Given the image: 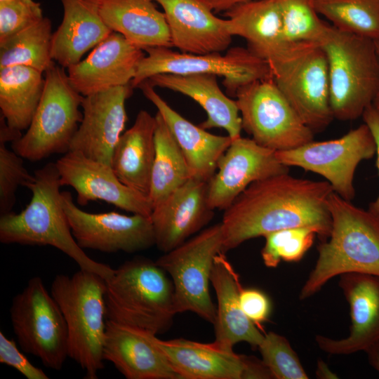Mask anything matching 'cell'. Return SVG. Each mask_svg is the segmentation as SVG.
<instances>
[{
    "instance_id": "cell-1",
    "label": "cell",
    "mask_w": 379,
    "mask_h": 379,
    "mask_svg": "<svg viewBox=\"0 0 379 379\" xmlns=\"http://www.w3.org/2000/svg\"><path fill=\"white\" fill-rule=\"evenodd\" d=\"M330 183L297 178L288 173L249 185L224 211L222 253L244 242L280 230L310 227L321 241L331 230L328 199Z\"/></svg>"
},
{
    "instance_id": "cell-2",
    "label": "cell",
    "mask_w": 379,
    "mask_h": 379,
    "mask_svg": "<svg viewBox=\"0 0 379 379\" xmlns=\"http://www.w3.org/2000/svg\"><path fill=\"white\" fill-rule=\"evenodd\" d=\"M61 186L55 163L36 170L26 187L32 194L27 207L19 213L1 215L0 241L55 247L80 269L95 272L107 281L115 270L88 257L77 243L61 204Z\"/></svg>"
},
{
    "instance_id": "cell-3",
    "label": "cell",
    "mask_w": 379,
    "mask_h": 379,
    "mask_svg": "<svg viewBox=\"0 0 379 379\" xmlns=\"http://www.w3.org/2000/svg\"><path fill=\"white\" fill-rule=\"evenodd\" d=\"M328 238L317 246L318 258L299 295L307 299L331 279L350 272L379 276V216L335 192L328 199Z\"/></svg>"
},
{
    "instance_id": "cell-4",
    "label": "cell",
    "mask_w": 379,
    "mask_h": 379,
    "mask_svg": "<svg viewBox=\"0 0 379 379\" xmlns=\"http://www.w3.org/2000/svg\"><path fill=\"white\" fill-rule=\"evenodd\" d=\"M167 274L147 258L124 262L106 281L107 319L156 335L166 332L178 314L173 282Z\"/></svg>"
},
{
    "instance_id": "cell-5",
    "label": "cell",
    "mask_w": 379,
    "mask_h": 379,
    "mask_svg": "<svg viewBox=\"0 0 379 379\" xmlns=\"http://www.w3.org/2000/svg\"><path fill=\"white\" fill-rule=\"evenodd\" d=\"M107 283L99 274L80 269L72 276L58 274L51 293L57 302L68 331V355L86 372L98 378L104 367Z\"/></svg>"
},
{
    "instance_id": "cell-6",
    "label": "cell",
    "mask_w": 379,
    "mask_h": 379,
    "mask_svg": "<svg viewBox=\"0 0 379 379\" xmlns=\"http://www.w3.org/2000/svg\"><path fill=\"white\" fill-rule=\"evenodd\" d=\"M318 44L328 60L334 119H358L379 91V58L374 40L340 31L330 24Z\"/></svg>"
},
{
    "instance_id": "cell-7",
    "label": "cell",
    "mask_w": 379,
    "mask_h": 379,
    "mask_svg": "<svg viewBox=\"0 0 379 379\" xmlns=\"http://www.w3.org/2000/svg\"><path fill=\"white\" fill-rule=\"evenodd\" d=\"M267 62L274 81L303 123L314 133L325 130L334 117L328 60L321 46L288 42Z\"/></svg>"
},
{
    "instance_id": "cell-8",
    "label": "cell",
    "mask_w": 379,
    "mask_h": 379,
    "mask_svg": "<svg viewBox=\"0 0 379 379\" xmlns=\"http://www.w3.org/2000/svg\"><path fill=\"white\" fill-rule=\"evenodd\" d=\"M44 77V93L32 122L12 142V149L31 161L68 152L83 117L79 107L84 96L71 85L65 68L54 62Z\"/></svg>"
},
{
    "instance_id": "cell-9",
    "label": "cell",
    "mask_w": 379,
    "mask_h": 379,
    "mask_svg": "<svg viewBox=\"0 0 379 379\" xmlns=\"http://www.w3.org/2000/svg\"><path fill=\"white\" fill-rule=\"evenodd\" d=\"M144 51L146 53L139 62L131 82L133 88L159 74H211L223 77L227 93L234 97L242 86L272 78L268 62L248 48H230L225 54L178 52L166 46L148 47Z\"/></svg>"
},
{
    "instance_id": "cell-10",
    "label": "cell",
    "mask_w": 379,
    "mask_h": 379,
    "mask_svg": "<svg viewBox=\"0 0 379 379\" xmlns=\"http://www.w3.org/2000/svg\"><path fill=\"white\" fill-rule=\"evenodd\" d=\"M221 223L190 238L157 260L172 279L177 313L192 312L215 324L216 307L211 300L209 282L215 256L222 253Z\"/></svg>"
},
{
    "instance_id": "cell-11",
    "label": "cell",
    "mask_w": 379,
    "mask_h": 379,
    "mask_svg": "<svg viewBox=\"0 0 379 379\" xmlns=\"http://www.w3.org/2000/svg\"><path fill=\"white\" fill-rule=\"evenodd\" d=\"M13 332L22 350L60 371L68 355V331L63 314L39 277L29 280L13 299Z\"/></svg>"
},
{
    "instance_id": "cell-12",
    "label": "cell",
    "mask_w": 379,
    "mask_h": 379,
    "mask_svg": "<svg viewBox=\"0 0 379 379\" xmlns=\"http://www.w3.org/2000/svg\"><path fill=\"white\" fill-rule=\"evenodd\" d=\"M234 97L242 129L258 145L277 152L314 140V133L303 123L273 78L244 86Z\"/></svg>"
},
{
    "instance_id": "cell-13",
    "label": "cell",
    "mask_w": 379,
    "mask_h": 379,
    "mask_svg": "<svg viewBox=\"0 0 379 379\" xmlns=\"http://www.w3.org/2000/svg\"><path fill=\"white\" fill-rule=\"evenodd\" d=\"M376 152L373 135L366 124L343 136L325 141H312L298 147L276 152L284 165L296 166L324 177L334 192L351 201L355 197L354 178L359 164Z\"/></svg>"
},
{
    "instance_id": "cell-14",
    "label": "cell",
    "mask_w": 379,
    "mask_h": 379,
    "mask_svg": "<svg viewBox=\"0 0 379 379\" xmlns=\"http://www.w3.org/2000/svg\"><path fill=\"white\" fill-rule=\"evenodd\" d=\"M61 204L73 237L81 248L133 253L155 245L150 216L114 211L88 213L75 205L67 191L61 192Z\"/></svg>"
},
{
    "instance_id": "cell-15",
    "label": "cell",
    "mask_w": 379,
    "mask_h": 379,
    "mask_svg": "<svg viewBox=\"0 0 379 379\" xmlns=\"http://www.w3.org/2000/svg\"><path fill=\"white\" fill-rule=\"evenodd\" d=\"M218 171L207 182V200L213 210L225 211L252 183L289 172L276 152L252 138L239 137L218 162Z\"/></svg>"
},
{
    "instance_id": "cell-16",
    "label": "cell",
    "mask_w": 379,
    "mask_h": 379,
    "mask_svg": "<svg viewBox=\"0 0 379 379\" xmlns=\"http://www.w3.org/2000/svg\"><path fill=\"white\" fill-rule=\"evenodd\" d=\"M55 165L61 185L74 189L79 205L101 200L133 214L150 216L152 205L149 198L123 184L111 166L78 151H69Z\"/></svg>"
},
{
    "instance_id": "cell-17",
    "label": "cell",
    "mask_w": 379,
    "mask_h": 379,
    "mask_svg": "<svg viewBox=\"0 0 379 379\" xmlns=\"http://www.w3.org/2000/svg\"><path fill=\"white\" fill-rule=\"evenodd\" d=\"M131 84L84 96L82 120L72 140L69 151L112 166L114 149L127 121L125 103L131 95Z\"/></svg>"
},
{
    "instance_id": "cell-18",
    "label": "cell",
    "mask_w": 379,
    "mask_h": 379,
    "mask_svg": "<svg viewBox=\"0 0 379 379\" xmlns=\"http://www.w3.org/2000/svg\"><path fill=\"white\" fill-rule=\"evenodd\" d=\"M208 204L207 182L194 178L157 204L150 215L155 246L167 253L204 228L213 218Z\"/></svg>"
},
{
    "instance_id": "cell-19",
    "label": "cell",
    "mask_w": 379,
    "mask_h": 379,
    "mask_svg": "<svg viewBox=\"0 0 379 379\" xmlns=\"http://www.w3.org/2000/svg\"><path fill=\"white\" fill-rule=\"evenodd\" d=\"M143 51L112 32L84 60L67 68L69 82L83 96L131 84Z\"/></svg>"
},
{
    "instance_id": "cell-20",
    "label": "cell",
    "mask_w": 379,
    "mask_h": 379,
    "mask_svg": "<svg viewBox=\"0 0 379 379\" xmlns=\"http://www.w3.org/2000/svg\"><path fill=\"white\" fill-rule=\"evenodd\" d=\"M157 335L107 319L103 359L127 379H180Z\"/></svg>"
},
{
    "instance_id": "cell-21",
    "label": "cell",
    "mask_w": 379,
    "mask_h": 379,
    "mask_svg": "<svg viewBox=\"0 0 379 379\" xmlns=\"http://www.w3.org/2000/svg\"><path fill=\"white\" fill-rule=\"evenodd\" d=\"M163 8L173 47L194 54L222 53L232 36L230 21L217 17L204 0H154Z\"/></svg>"
},
{
    "instance_id": "cell-22",
    "label": "cell",
    "mask_w": 379,
    "mask_h": 379,
    "mask_svg": "<svg viewBox=\"0 0 379 379\" xmlns=\"http://www.w3.org/2000/svg\"><path fill=\"white\" fill-rule=\"evenodd\" d=\"M338 284L350 306V334L340 340L319 335L315 341L329 354L366 351L379 339V276L345 273L340 275Z\"/></svg>"
},
{
    "instance_id": "cell-23",
    "label": "cell",
    "mask_w": 379,
    "mask_h": 379,
    "mask_svg": "<svg viewBox=\"0 0 379 379\" xmlns=\"http://www.w3.org/2000/svg\"><path fill=\"white\" fill-rule=\"evenodd\" d=\"M138 88L164 119L186 159L192 178L208 182L216 172L218 162L232 139L228 135L212 134L186 119L146 81Z\"/></svg>"
},
{
    "instance_id": "cell-24",
    "label": "cell",
    "mask_w": 379,
    "mask_h": 379,
    "mask_svg": "<svg viewBox=\"0 0 379 379\" xmlns=\"http://www.w3.org/2000/svg\"><path fill=\"white\" fill-rule=\"evenodd\" d=\"M62 20L53 33L51 57L64 68L77 64L112 31L102 20L98 0H60Z\"/></svg>"
},
{
    "instance_id": "cell-25",
    "label": "cell",
    "mask_w": 379,
    "mask_h": 379,
    "mask_svg": "<svg viewBox=\"0 0 379 379\" xmlns=\"http://www.w3.org/2000/svg\"><path fill=\"white\" fill-rule=\"evenodd\" d=\"M225 254L221 252L215 256L211 274L218 302L215 340L232 349L241 342L258 347L264 335L241 309L239 277Z\"/></svg>"
},
{
    "instance_id": "cell-26",
    "label": "cell",
    "mask_w": 379,
    "mask_h": 379,
    "mask_svg": "<svg viewBox=\"0 0 379 379\" xmlns=\"http://www.w3.org/2000/svg\"><path fill=\"white\" fill-rule=\"evenodd\" d=\"M145 81L153 87L180 93L197 102L207 116L199 125L201 128L206 130L222 128L232 140L241 137V118L236 100L222 92L216 75L159 74Z\"/></svg>"
},
{
    "instance_id": "cell-27",
    "label": "cell",
    "mask_w": 379,
    "mask_h": 379,
    "mask_svg": "<svg viewBox=\"0 0 379 379\" xmlns=\"http://www.w3.org/2000/svg\"><path fill=\"white\" fill-rule=\"evenodd\" d=\"M180 379H241L242 354L214 340L203 343L184 338L157 339Z\"/></svg>"
},
{
    "instance_id": "cell-28",
    "label": "cell",
    "mask_w": 379,
    "mask_h": 379,
    "mask_svg": "<svg viewBox=\"0 0 379 379\" xmlns=\"http://www.w3.org/2000/svg\"><path fill=\"white\" fill-rule=\"evenodd\" d=\"M100 15L112 32L123 35L143 51L148 47L172 48L164 14L154 0H98Z\"/></svg>"
},
{
    "instance_id": "cell-29",
    "label": "cell",
    "mask_w": 379,
    "mask_h": 379,
    "mask_svg": "<svg viewBox=\"0 0 379 379\" xmlns=\"http://www.w3.org/2000/svg\"><path fill=\"white\" fill-rule=\"evenodd\" d=\"M155 116L140 110L133 126L121 135L112 157L119 180L147 197L155 157Z\"/></svg>"
},
{
    "instance_id": "cell-30",
    "label": "cell",
    "mask_w": 379,
    "mask_h": 379,
    "mask_svg": "<svg viewBox=\"0 0 379 379\" xmlns=\"http://www.w3.org/2000/svg\"><path fill=\"white\" fill-rule=\"evenodd\" d=\"M224 15L232 36L244 38L247 48L267 61L288 42L284 36L277 0H254L233 7Z\"/></svg>"
},
{
    "instance_id": "cell-31",
    "label": "cell",
    "mask_w": 379,
    "mask_h": 379,
    "mask_svg": "<svg viewBox=\"0 0 379 379\" xmlns=\"http://www.w3.org/2000/svg\"><path fill=\"white\" fill-rule=\"evenodd\" d=\"M44 86L43 73L32 67L0 68V109L9 128L19 132L29 128Z\"/></svg>"
},
{
    "instance_id": "cell-32",
    "label": "cell",
    "mask_w": 379,
    "mask_h": 379,
    "mask_svg": "<svg viewBox=\"0 0 379 379\" xmlns=\"http://www.w3.org/2000/svg\"><path fill=\"white\" fill-rule=\"evenodd\" d=\"M155 118V157L148 196L152 208L192 178L179 145L158 112Z\"/></svg>"
},
{
    "instance_id": "cell-33",
    "label": "cell",
    "mask_w": 379,
    "mask_h": 379,
    "mask_svg": "<svg viewBox=\"0 0 379 379\" xmlns=\"http://www.w3.org/2000/svg\"><path fill=\"white\" fill-rule=\"evenodd\" d=\"M51 22H39L0 42V68L24 65L44 73L54 62L51 57Z\"/></svg>"
},
{
    "instance_id": "cell-34",
    "label": "cell",
    "mask_w": 379,
    "mask_h": 379,
    "mask_svg": "<svg viewBox=\"0 0 379 379\" xmlns=\"http://www.w3.org/2000/svg\"><path fill=\"white\" fill-rule=\"evenodd\" d=\"M318 13L340 31L379 39V0H313Z\"/></svg>"
},
{
    "instance_id": "cell-35",
    "label": "cell",
    "mask_w": 379,
    "mask_h": 379,
    "mask_svg": "<svg viewBox=\"0 0 379 379\" xmlns=\"http://www.w3.org/2000/svg\"><path fill=\"white\" fill-rule=\"evenodd\" d=\"M287 42L319 43L330 25L321 20L313 0H277Z\"/></svg>"
},
{
    "instance_id": "cell-36",
    "label": "cell",
    "mask_w": 379,
    "mask_h": 379,
    "mask_svg": "<svg viewBox=\"0 0 379 379\" xmlns=\"http://www.w3.org/2000/svg\"><path fill=\"white\" fill-rule=\"evenodd\" d=\"M317 235L310 227H295L270 232L264 236L261 251L262 261L267 267H277L281 260L298 262L312 246Z\"/></svg>"
},
{
    "instance_id": "cell-37",
    "label": "cell",
    "mask_w": 379,
    "mask_h": 379,
    "mask_svg": "<svg viewBox=\"0 0 379 379\" xmlns=\"http://www.w3.org/2000/svg\"><path fill=\"white\" fill-rule=\"evenodd\" d=\"M264 364L274 378L307 379L309 377L288 340L278 333L270 331L258 347Z\"/></svg>"
},
{
    "instance_id": "cell-38",
    "label": "cell",
    "mask_w": 379,
    "mask_h": 379,
    "mask_svg": "<svg viewBox=\"0 0 379 379\" xmlns=\"http://www.w3.org/2000/svg\"><path fill=\"white\" fill-rule=\"evenodd\" d=\"M0 141V214L12 211L20 186L27 187L32 180L23 164L22 157Z\"/></svg>"
},
{
    "instance_id": "cell-39",
    "label": "cell",
    "mask_w": 379,
    "mask_h": 379,
    "mask_svg": "<svg viewBox=\"0 0 379 379\" xmlns=\"http://www.w3.org/2000/svg\"><path fill=\"white\" fill-rule=\"evenodd\" d=\"M41 4L34 0L0 1V42L44 18Z\"/></svg>"
},
{
    "instance_id": "cell-40",
    "label": "cell",
    "mask_w": 379,
    "mask_h": 379,
    "mask_svg": "<svg viewBox=\"0 0 379 379\" xmlns=\"http://www.w3.org/2000/svg\"><path fill=\"white\" fill-rule=\"evenodd\" d=\"M0 362L14 368L27 379H48L44 371L34 366L3 332H0Z\"/></svg>"
},
{
    "instance_id": "cell-41",
    "label": "cell",
    "mask_w": 379,
    "mask_h": 379,
    "mask_svg": "<svg viewBox=\"0 0 379 379\" xmlns=\"http://www.w3.org/2000/svg\"><path fill=\"white\" fill-rule=\"evenodd\" d=\"M242 310L247 317L255 324L267 321L271 312L269 298L255 288H243L239 295Z\"/></svg>"
},
{
    "instance_id": "cell-42",
    "label": "cell",
    "mask_w": 379,
    "mask_h": 379,
    "mask_svg": "<svg viewBox=\"0 0 379 379\" xmlns=\"http://www.w3.org/2000/svg\"><path fill=\"white\" fill-rule=\"evenodd\" d=\"M361 117L364 124L369 128L375 142L376 165L379 173V112L371 105L364 110ZM368 210L379 216V194L376 199L370 204Z\"/></svg>"
},
{
    "instance_id": "cell-43",
    "label": "cell",
    "mask_w": 379,
    "mask_h": 379,
    "mask_svg": "<svg viewBox=\"0 0 379 379\" xmlns=\"http://www.w3.org/2000/svg\"><path fill=\"white\" fill-rule=\"evenodd\" d=\"M244 371L241 379L274 378L267 366L262 360L253 357L242 354Z\"/></svg>"
},
{
    "instance_id": "cell-44",
    "label": "cell",
    "mask_w": 379,
    "mask_h": 379,
    "mask_svg": "<svg viewBox=\"0 0 379 379\" xmlns=\"http://www.w3.org/2000/svg\"><path fill=\"white\" fill-rule=\"evenodd\" d=\"M254 0H204L214 13H225L236 6Z\"/></svg>"
},
{
    "instance_id": "cell-45",
    "label": "cell",
    "mask_w": 379,
    "mask_h": 379,
    "mask_svg": "<svg viewBox=\"0 0 379 379\" xmlns=\"http://www.w3.org/2000/svg\"><path fill=\"white\" fill-rule=\"evenodd\" d=\"M365 352L367 354L369 364L379 373V339L369 346Z\"/></svg>"
},
{
    "instance_id": "cell-46",
    "label": "cell",
    "mask_w": 379,
    "mask_h": 379,
    "mask_svg": "<svg viewBox=\"0 0 379 379\" xmlns=\"http://www.w3.org/2000/svg\"><path fill=\"white\" fill-rule=\"evenodd\" d=\"M374 42L379 58V39L374 40ZM372 105L379 112V91L373 101Z\"/></svg>"
},
{
    "instance_id": "cell-47",
    "label": "cell",
    "mask_w": 379,
    "mask_h": 379,
    "mask_svg": "<svg viewBox=\"0 0 379 379\" xmlns=\"http://www.w3.org/2000/svg\"><path fill=\"white\" fill-rule=\"evenodd\" d=\"M6 1V0H0V1Z\"/></svg>"
}]
</instances>
